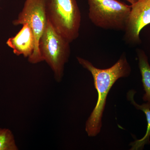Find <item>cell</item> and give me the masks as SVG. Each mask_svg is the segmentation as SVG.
Listing matches in <instances>:
<instances>
[{"mask_svg":"<svg viewBox=\"0 0 150 150\" xmlns=\"http://www.w3.org/2000/svg\"><path fill=\"white\" fill-rule=\"evenodd\" d=\"M131 9L125 29V38L133 43H140L142 30L150 24V0H139L131 5Z\"/></svg>","mask_w":150,"mask_h":150,"instance_id":"8992f818","label":"cell"},{"mask_svg":"<svg viewBox=\"0 0 150 150\" xmlns=\"http://www.w3.org/2000/svg\"><path fill=\"white\" fill-rule=\"evenodd\" d=\"M70 43L56 32L48 21V24L39 41V52L54 72L57 82L62 81L65 65L71 54Z\"/></svg>","mask_w":150,"mask_h":150,"instance_id":"3957f363","label":"cell"},{"mask_svg":"<svg viewBox=\"0 0 150 150\" xmlns=\"http://www.w3.org/2000/svg\"><path fill=\"white\" fill-rule=\"evenodd\" d=\"M136 93V92L134 90L130 91L127 93V99L137 109L142 110L144 112L148 124L147 131L144 137L140 139L131 142L130 144V146H131V150L143 149L145 145L149 144L150 143V103L147 102L142 105L138 104L134 99V95Z\"/></svg>","mask_w":150,"mask_h":150,"instance_id":"ba28073f","label":"cell"},{"mask_svg":"<svg viewBox=\"0 0 150 150\" xmlns=\"http://www.w3.org/2000/svg\"><path fill=\"white\" fill-rule=\"evenodd\" d=\"M12 132L8 129H0V150H17Z\"/></svg>","mask_w":150,"mask_h":150,"instance_id":"30bf717a","label":"cell"},{"mask_svg":"<svg viewBox=\"0 0 150 150\" xmlns=\"http://www.w3.org/2000/svg\"><path fill=\"white\" fill-rule=\"evenodd\" d=\"M27 23L32 28L35 39V48L28 61L32 64L43 62L39 52V41L48 24L45 8V0H25L22 10L17 18L13 21L14 25Z\"/></svg>","mask_w":150,"mask_h":150,"instance_id":"5b68a950","label":"cell"},{"mask_svg":"<svg viewBox=\"0 0 150 150\" xmlns=\"http://www.w3.org/2000/svg\"><path fill=\"white\" fill-rule=\"evenodd\" d=\"M78 62L91 73L95 87L98 94L97 102L86 124V131L89 137L97 136L102 127V118L108 93L118 79L130 74L131 68L125 55L108 69H101L93 66L88 60L77 57Z\"/></svg>","mask_w":150,"mask_h":150,"instance_id":"6da1fadb","label":"cell"},{"mask_svg":"<svg viewBox=\"0 0 150 150\" xmlns=\"http://www.w3.org/2000/svg\"><path fill=\"white\" fill-rule=\"evenodd\" d=\"M139 67L142 76V81L145 93L143 97L145 102L150 103V66L147 56L144 51L138 50Z\"/></svg>","mask_w":150,"mask_h":150,"instance_id":"9c48e42d","label":"cell"},{"mask_svg":"<svg viewBox=\"0 0 150 150\" xmlns=\"http://www.w3.org/2000/svg\"><path fill=\"white\" fill-rule=\"evenodd\" d=\"M22 28L15 36L10 38L6 44L17 56L23 55L29 58L35 48V39L32 28L28 23L23 25Z\"/></svg>","mask_w":150,"mask_h":150,"instance_id":"52a82bcc","label":"cell"},{"mask_svg":"<svg viewBox=\"0 0 150 150\" xmlns=\"http://www.w3.org/2000/svg\"><path fill=\"white\" fill-rule=\"evenodd\" d=\"M89 18L95 25L105 29L124 30L131 6L118 0H88Z\"/></svg>","mask_w":150,"mask_h":150,"instance_id":"277c9868","label":"cell"},{"mask_svg":"<svg viewBox=\"0 0 150 150\" xmlns=\"http://www.w3.org/2000/svg\"><path fill=\"white\" fill-rule=\"evenodd\" d=\"M126 1H128L131 5H132L137 2L139 0H126Z\"/></svg>","mask_w":150,"mask_h":150,"instance_id":"8fae6325","label":"cell"},{"mask_svg":"<svg viewBox=\"0 0 150 150\" xmlns=\"http://www.w3.org/2000/svg\"><path fill=\"white\" fill-rule=\"evenodd\" d=\"M48 21L69 43L78 38L81 13L76 0H45Z\"/></svg>","mask_w":150,"mask_h":150,"instance_id":"7a4b0ae2","label":"cell"}]
</instances>
